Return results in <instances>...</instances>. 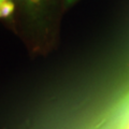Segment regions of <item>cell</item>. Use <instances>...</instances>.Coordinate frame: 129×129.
Instances as JSON below:
<instances>
[{
    "instance_id": "3",
    "label": "cell",
    "mask_w": 129,
    "mask_h": 129,
    "mask_svg": "<svg viewBox=\"0 0 129 129\" xmlns=\"http://www.w3.org/2000/svg\"><path fill=\"white\" fill-rule=\"evenodd\" d=\"M29 1H31V2H35V3H36V2H39L40 0H29Z\"/></svg>"
},
{
    "instance_id": "2",
    "label": "cell",
    "mask_w": 129,
    "mask_h": 129,
    "mask_svg": "<svg viewBox=\"0 0 129 129\" xmlns=\"http://www.w3.org/2000/svg\"><path fill=\"white\" fill-rule=\"evenodd\" d=\"M8 1V0H0V11H1V9H2V7L5 6V3Z\"/></svg>"
},
{
    "instance_id": "1",
    "label": "cell",
    "mask_w": 129,
    "mask_h": 129,
    "mask_svg": "<svg viewBox=\"0 0 129 129\" xmlns=\"http://www.w3.org/2000/svg\"><path fill=\"white\" fill-rule=\"evenodd\" d=\"M78 0H64V3H66L67 7H69L71 5H73V3H75Z\"/></svg>"
}]
</instances>
